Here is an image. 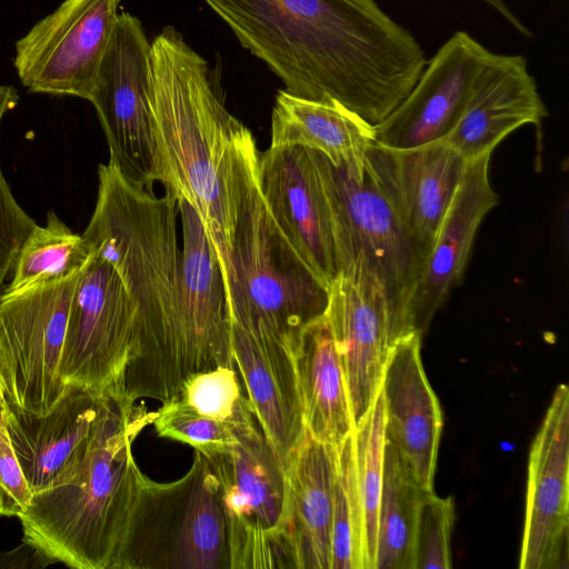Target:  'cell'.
I'll return each instance as SVG.
<instances>
[{
	"instance_id": "18",
	"label": "cell",
	"mask_w": 569,
	"mask_h": 569,
	"mask_svg": "<svg viewBox=\"0 0 569 569\" xmlns=\"http://www.w3.org/2000/svg\"><path fill=\"white\" fill-rule=\"evenodd\" d=\"M183 248L180 262V319L184 379L219 366L236 367L231 317L218 254L196 209L177 199Z\"/></svg>"
},
{
	"instance_id": "3",
	"label": "cell",
	"mask_w": 569,
	"mask_h": 569,
	"mask_svg": "<svg viewBox=\"0 0 569 569\" xmlns=\"http://www.w3.org/2000/svg\"><path fill=\"white\" fill-rule=\"evenodd\" d=\"M149 103L159 182L196 209L224 280L237 182L259 153L256 140L228 111L208 61L171 26L151 42Z\"/></svg>"
},
{
	"instance_id": "9",
	"label": "cell",
	"mask_w": 569,
	"mask_h": 569,
	"mask_svg": "<svg viewBox=\"0 0 569 569\" xmlns=\"http://www.w3.org/2000/svg\"><path fill=\"white\" fill-rule=\"evenodd\" d=\"M80 271L0 296V382L4 399L44 415L63 395L59 366Z\"/></svg>"
},
{
	"instance_id": "38",
	"label": "cell",
	"mask_w": 569,
	"mask_h": 569,
	"mask_svg": "<svg viewBox=\"0 0 569 569\" xmlns=\"http://www.w3.org/2000/svg\"><path fill=\"white\" fill-rule=\"evenodd\" d=\"M4 400H6L4 399V393H3L2 386H1V382H0V410L3 407Z\"/></svg>"
},
{
	"instance_id": "24",
	"label": "cell",
	"mask_w": 569,
	"mask_h": 569,
	"mask_svg": "<svg viewBox=\"0 0 569 569\" xmlns=\"http://www.w3.org/2000/svg\"><path fill=\"white\" fill-rule=\"evenodd\" d=\"M336 449L306 430L286 467L292 568L331 569Z\"/></svg>"
},
{
	"instance_id": "13",
	"label": "cell",
	"mask_w": 569,
	"mask_h": 569,
	"mask_svg": "<svg viewBox=\"0 0 569 569\" xmlns=\"http://www.w3.org/2000/svg\"><path fill=\"white\" fill-rule=\"evenodd\" d=\"M109 389L96 392L67 385L44 415L4 400L7 430L32 493L64 485L79 472L99 433Z\"/></svg>"
},
{
	"instance_id": "11",
	"label": "cell",
	"mask_w": 569,
	"mask_h": 569,
	"mask_svg": "<svg viewBox=\"0 0 569 569\" xmlns=\"http://www.w3.org/2000/svg\"><path fill=\"white\" fill-rule=\"evenodd\" d=\"M136 332L134 302L114 267L92 249L70 300L62 382L96 392L122 382Z\"/></svg>"
},
{
	"instance_id": "23",
	"label": "cell",
	"mask_w": 569,
	"mask_h": 569,
	"mask_svg": "<svg viewBox=\"0 0 569 569\" xmlns=\"http://www.w3.org/2000/svg\"><path fill=\"white\" fill-rule=\"evenodd\" d=\"M548 114L522 56L491 53L478 74L467 104L443 138L466 160L493 149L509 133Z\"/></svg>"
},
{
	"instance_id": "34",
	"label": "cell",
	"mask_w": 569,
	"mask_h": 569,
	"mask_svg": "<svg viewBox=\"0 0 569 569\" xmlns=\"http://www.w3.org/2000/svg\"><path fill=\"white\" fill-rule=\"evenodd\" d=\"M18 101L19 94L13 86L0 84V124ZM36 224L13 197L0 166V296L18 251Z\"/></svg>"
},
{
	"instance_id": "17",
	"label": "cell",
	"mask_w": 569,
	"mask_h": 569,
	"mask_svg": "<svg viewBox=\"0 0 569 569\" xmlns=\"http://www.w3.org/2000/svg\"><path fill=\"white\" fill-rule=\"evenodd\" d=\"M491 53L467 32H455L427 61L401 103L373 126L375 141L391 148H412L446 138Z\"/></svg>"
},
{
	"instance_id": "20",
	"label": "cell",
	"mask_w": 569,
	"mask_h": 569,
	"mask_svg": "<svg viewBox=\"0 0 569 569\" xmlns=\"http://www.w3.org/2000/svg\"><path fill=\"white\" fill-rule=\"evenodd\" d=\"M421 336H402L389 350L381 381L385 440L420 488L432 491L442 413L422 366Z\"/></svg>"
},
{
	"instance_id": "36",
	"label": "cell",
	"mask_w": 569,
	"mask_h": 569,
	"mask_svg": "<svg viewBox=\"0 0 569 569\" xmlns=\"http://www.w3.org/2000/svg\"><path fill=\"white\" fill-rule=\"evenodd\" d=\"M52 563L44 552L24 539L14 549L0 553V568H44Z\"/></svg>"
},
{
	"instance_id": "7",
	"label": "cell",
	"mask_w": 569,
	"mask_h": 569,
	"mask_svg": "<svg viewBox=\"0 0 569 569\" xmlns=\"http://www.w3.org/2000/svg\"><path fill=\"white\" fill-rule=\"evenodd\" d=\"M230 446L204 457L217 479L230 569L292 568L287 472L249 402L231 423Z\"/></svg>"
},
{
	"instance_id": "19",
	"label": "cell",
	"mask_w": 569,
	"mask_h": 569,
	"mask_svg": "<svg viewBox=\"0 0 569 569\" xmlns=\"http://www.w3.org/2000/svg\"><path fill=\"white\" fill-rule=\"evenodd\" d=\"M258 183L284 237L329 287L337 277L330 212L309 150L269 147L259 153Z\"/></svg>"
},
{
	"instance_id": "16",
	"label": "cell",
	"mask_w": 569,
	"mask_h": 569,
	"mask_svg": "<svg viewBox=\"0 0 569 569\" xmlns=\"http://www.w3.org/2000/svg\"><path fill=\"white\" fill-rule=\"evenodd\" d=\"M466 164L445 139L412 148L373 141L365 172L428 256Z\"/></svg>"
},
{
	"instance_id": "5",
	"label": "cell",
	"mask_w": 569,
	"mask_h": 569,
	"mask_svg": "<svg viewBox=\"0 0 569 569\" xmlns=\"http://www.w3.org/2000/svg\"><path fill=\"white\" fill-rule=\"evenodd\" d=\"M259 156L243 168L233 204L224 278L231 322L291 349L307 326L326 315L329 287L291 246L258 183Z\"/></svg>"
},
{
	"instance_id": "30",
	"label": "cell",
	"mask_w": 569,
	"mask_h": 569,
	"mask_svg": "<svg viewBox=\"0 0 569 569\" xmlns=\"http://www.w3.org/2000/svg\"><path fill=\"white\" fill-rule=\"evenodd\" d=\"M331 569H366L352 432L336 449Z\"/></svg>"
},
{
	"instance_id": "28",
	"label": "cell",
	"mask_w": 569,
	"mask_h": 569,
	"mask_svg": "<svg viewBox=\"0 0 569 569\" xmlns=\"http://www.w3.org/2000/svg\"><path fill=\"white\" fill-rule=\"evenodd\" d=\"M91 253L83 236L74 233L54 211H49L46 226L36 224L20 247L12 280L2 292L68 277L79 271Z\"/></svg>"
},
{
	"instance_id": "25",
	"label": "cell",
	"mask_w": 569,
	"mask_h": 569,
	"mask_svg": "<svg viewBox=\"0 0 569 569\" xmlns=\"http://www.w3.org/2000/svg\"><path fill=\"white\" fill-rule=\"evenodd\" d=\"M373 141V126L337 100L306 99L286 90L276 96L270 147L318 151L361 180Z\"/></svg>"
},
{
	"instance_id": "32",
	"label": "cell",
	"mask_w": 569,
	"mask_h": 569,
	"mask_svg": "<svg viewBox=\"0 0 569 569\" xmlns=\"http://www.w3.org/2000/svg\"><path fill=\"white\" fill-rule=\"evenodd\" d=\"M151 425L160 438L189 445L204 457L223 450L234 439L231 425L200 415L179 398L162 402Z\"/></svg>"
},
{
	"instance_id": "22",
	"label": "cell",
	"mask_w": 569,
	"mask_h": 569,
	"mask_svg": "<svg viewBox=\"0 0 569 569\" xmlns=\"http://www.w3.org/2000/svg\"><path fill=\"white\" fill-rule=\"evenodd\" d=\"M231 347L249 406L286 468L306 432L292 349L234 322Z\"/></svg>"
},
{
	"instance_id": "33",
	"label": "cell",
	"mask_w": 569,
	"mask_h": 569,
	"mask_svg": "<svg viewBox=\"0 0 569 569\" xmlns=\"http://www.w3.org/2000/svg\"><path fill=\"white\" fill-rule=\"evenodd\" d=\"M453 502L433 490L422 495L415 530V569H449L451 560V530Z\"/></svg>"
},
{
	"instance_id": "6",
	"label": "cell",
	"mask_w": 569,
	"mask_h": 569,
	"mask_svg": "<svg viewBox=\"0 0 569 569\" xmlns=\"http://www.w3.org/2000/svg\"><path fill=\"white\" fill-rule=\"evenodd\" d=\"M116 569H230L217 479L199 451L178 480L142 475Z\"/></svg>"
},
{
	"instance_id": "12",
	"label": "cell",
	"mask_w": 569,
	"mask_h": 569,
	"mask_svg": "<svg viewBox=\"0 0 569 569\" xmlns=\"http://www.w3.org/2000/svg\"><path fill=\"white\" fill-rule=\"evenodd\" d=\"M122 0H64L16 42L13 66L30 92L90 99Z\"/></svg>"
},
{
	"instance_id": "15",
	"label": "cell",
	"mask_w": 569,
	"mask_h": 569,
	"mask_svg": "<svg viewBox=\"0 0 569 569\" xmlns=\"http://www.w3.org/2000/svg\"><path fill=\"white\" fill-rule=\"evenodd\" d=\"M569 389L557 387L528 461L521 569L568 568Z\"/></svg>"
},
{
	"instance_id": "29",
	"label": "cell",
	"mask_w": 569,
	"mask_h": 569,
	"mask_svg": "<svg viewBox=\"0 0 569 569\" xmlns=\"http://www.w3.org/2000/svg\"><path fill=\"white\" fill-rule=\"evenodd\" d=\"M385 400L381 391L361 422L353 428V456L362 509L366 569H375L378 512L383 480Z\"/></svg>"
},
{
	"instance_id": "31",
	"label": "cell",
	"mask_w": 569,
	"mask_h": 569,
	"mask_svg": "<svg viewBox=\"0 0 569 569\" xmlns=\"http://www.w3.org/2000/svg\"><path fill=\"white\" fill-rule=\"evenodd\" d=\"M178 398L200 415L227 425H231L248 403L237 368L226 366L188 376Z\"/></svg>"
},
{
	"instance_id": "8",
	"label": "cell",
	"mask_w": 569,
	"mask_h": 569,
	"mask_svg": "<svg viewBox=\"0 0 569 569\" xmlns=\"http://www.w3.org/2000/svg\"><path fill=\"white\" fill-rule=\"evenodd\" d=\"M330 212L337 274L356 267L372 271L386 288L392 343L408 335V306L427 253L411 237L373 182L360 180L308 149Z\"/></svg>"
},
{
	"instance_id": "4",
	"label": "cell",
	"mask_w": 569,
	"mask_h": 569,
	"mask_svg": "<svg viewBox=\"0 0 569 569\" xmlns=\"http://www.w3.org/2000/svg\"><path fill=\"white\" fill-rule=\"evenodd\" d=\"M153 417L121 383L112 386L86 462L69 482L32 495L19 518L23 539L70 568L116 569L143 475L132 443Z\"/></svg>"
},
{
	"instance_id": "1",
	"label": "cell",
	"mask_w": 569,
	"mask_h": 569,
	"mask_svg": "<svg viewBox=\"0 0 569 569\" xmlns=\"http://www.w3.org/2000/svg\"><path fill=\"white\" fill-rule=\"evenodd\" d=\"M293 96L337 100L371 126L408 96L427 60L375 0H204Z\"/></svg>"
},
{
	"instance_id": "2",
	"label": "cell",
	"mask_w": 569,
	"mask_h": 569,
	"mask_svg": "<svg viewBox=\"0 0 569 569\" xmlns=\"http://www.w3.org/2000/svg\"><path fill=\"white\" fill-rule=\"evenodd\" d=\"M94 211L82 233L119 273L137 308L136 340L122 385L130 399L178 398L184 380L177 199L130 182L110 162L98 169Z\"/></svg>"
},
{
	"instance_id": "27",
	"label": "cell",
	"mask_w": 569,
	"mask_h": 569,
	"mask_svg": "<svg viewBox=\"0 0 569 569\" xmlns=\"http://www.w3.org/2000/svg\"><path fill=\"white\" fill-rule=\"evenodd\" d=\"M425 492L385 440L375 569H415V530Z\"/></svg>"
},
{
	"instance_id": "26",
	"label": "cell",
	"mask_w": 569,
	"mask_h": 569,
	"mask_svg": "<svg viewBox=\"0 0 569 569\" xmlns=\"http://www.w3.org/2000/svg\"><path fill=\"white\" fill-rule=\"evenodd\" d=\"M292 352L306 430L315 439L338 447L355 426L343 368L326 315L305 328Z\"/></svg>"
},
{
	"instance_id": "37",
	"label": "cell",
	"mask_w": 569,
	"mask_h": 569,
	"mask_svg": "<svg viewBox=\"0 0 569 569\" xmlns=\"http://www.w3.org/2000/svg\"><path fill=\"white\" fill-rule=\"evenodd\" d=\"M496 9L507 21L515 27L522 36L531 37V32L525 24L510 11L503 0H481Z\"/></svg>"
},
{
	"instance_id": "10",
	"label": "cell",
	"mask_w": 569,
	"mask_h": 569,
	"mask_svg": "<svg viewBox=\"0 0 569 569\" xmlns=\"http://www.w3.org/2000/svg\"><path fill=\"white\" fill-rule=\"evenodd\" d=\"M150 74L151 42L141 21L121 12L89 101L107 139L109 162L130 182L153 191L159 171L149 103Z\"/></svg>"
},
{
	"instance_id": "21",
	"label": "cell",
	"mask_w": 569,
	"mask_h": 569,
	"mask_svg": "<svg viewBox=\"0 0 569 569\" xmlns=\"http://www.w3.org/2000/svg\"><path fill=\"white\" fill-rule=\"evenodd\" d=\"M490 156L485 153L467 160L412 292L407 333L422 335L427 330L451 289L459 283L483 217L498 203L499 197L489 180Z\"/></svg>"
},
{
	"instance_id": "14",
	"label": "cell",
	"mask_w": 569,
	"mask_h": 569,
	"mask_svg": "<svg viewBox=\"0 0 569 569\" xmlns=\"http://www.w3.org/2000/svg\"><path fill=\"white\" fill-rule=\"evenodd\" d=\"M326 317L343 368L356 427L379 393L391 348L385 286L365 267L337 274L329 286Z\"/></svg>"
},
{
	"instance_id": "35",
	"label": "cell",
	"mask_w": 569,
	"mask_h": 569,
	"mask_svg": "<svg viewBox=\"0 0 569 569\" xmlns=\"http://www.w3.org/2000/svg\"><path fill=\"white\" fill-rule=\"evenodd\" d=\"M0 410V515L20 518L32 499Z\"/></svg>"
}]
</instances>
